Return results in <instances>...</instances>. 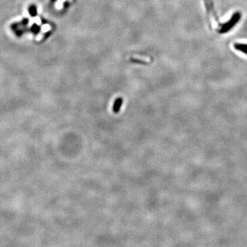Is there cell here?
<instances>
[{"label": "cell", "mask_w": 247, "mask_h": 247, "mask_svg": "<svg viewBox=\"0 0 247 247\" xmlns=\"http://www.w3.org/2000/svg\"><path fill=\"white\" fill-rule=\"evenodd\" d=\"M241 17L242 15L240 12L235 13L227 21L224 23H220L218 26V28H219L218 30V33L220 34H225L228 33L239 22Z\"/></svg>", "instance_id": "6da1fadb"}, {"label": "cell", "mask_w": 247, "mask_h": 247, "mask_svg": "<svg viewBox=\"0 0 247 247\" xmlns=\"http://www.w3.org/2000/svg\"><path fill=\"white\" fill-rule=\"evenodd\" d=\"M205 3L206 8H207L208 15H210L211 14L212 15L213 17L214 18V19L216 20V22L218 23V26H219V22H218V19L217 17V15H216V12H215V9L214 7V3H213L212 0H205Z\"/></svg>", "instance_id": "7a4b0ae2"}, {"label": "cell", "mask_w": 247, "mask_h": 247, "mask_svg": "<svg viewBox=\"0 0 247 247\" xmlns=\"http://www.w3.org/2000/svg\"><path fill=\"white\" fill-rule=\"evenodd\" d=\"M123 104V98H118L115 100L114 104L113 106V111L114 113H118L120 111L122 106Z\"/></svg>", "instance_id": "3957f363"}, {"label": "cell", "mask_w": 247, "mask_h": 247, "mask_svg": "<svg viewBox=\"0 0 247 247\" xmlns=\"http://www.w3.org/2000/svg\"><path fill=\"white\" fill-rule=\"evenodd\" d=\"M233 47L235 50L240 51L242 53L247 54V44L242 43H236L233 44Z\"/></svg>", "instance_id": "277c9868"}]
</instances>
